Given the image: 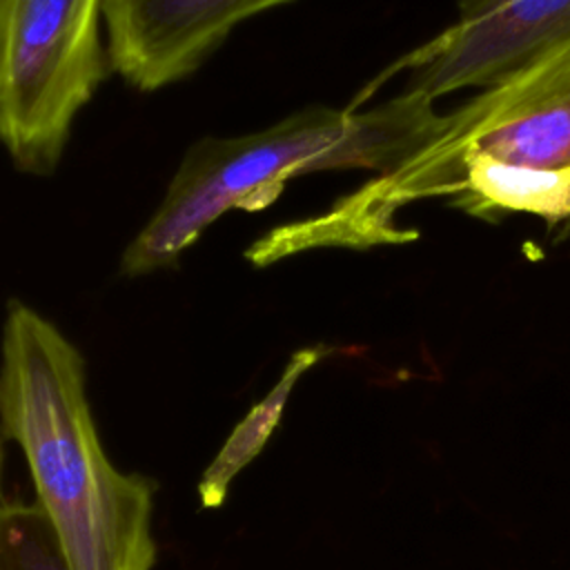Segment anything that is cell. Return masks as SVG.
<instances>
[{"label":"cell","instance_id":"1","mask_svg":"<svg viewBox=\"0 0 570 570\" xmlns=\"http://www.w3.org/2000/svg\"><path fill=\"white\" fill-rule=\"evenodd\" d=\"M0 356V436L20 445L71 570H151L156 481L105 454L78 347L11 301Z\"/></svg>","mask_w":570,"mask_h":570},{"label":"cell","instance_id":"2","mask_svg":"<svg viewBox=\"0 0 570 570\" xmlns=\"http://www.w3.org/2000/svg\"><path fill=\"white\" fill-rule=\"evenodd\" d=\"M443 116L434 100L401 91L367 109L309 105L245 136H205L183 156L154 216L120 258L125 276L174 265L232 209L272 205L287 180L325 169L394 174L434 140Z\"/></svg>","mask_w":570,"mask_h":570},{"label":"cell","instance_id":"3","mask_svg":"<svg viewBox=\"0 0 570 570\" xmlns=\"http://www.w3.org/2000/svg\"><path fill=\"white\" fill-rule=\"evenodd\" d=\"M479 154L521 167H570V42L443 116L434 140L410 163L332 207L363 247L414 240L416 232L396 227V212L443 196L459 165Z\"/></svg>","mask_w":570,"mask_h":570},{"label":"cell","instance_id":"4","mask_svg":"<svg viewBox=\"0 0 570 570\" xmlns=\"http://www.w3.org/2000/svg\"><path fill=\"white\" fill-rule=\"evenodd\" d=\"M102 0H2L0 142L18 169L51 174L76 114L109 73Z\"/></svg>","mask_w":570,"mask_h":570},{"label":"cell","instance_id":"5","mask_svg":"<svg viewBox=\"0 0 570 570\" xmlns=\"http://www.w3.org/2000/svg\"><path fill=\"white\" fill-rule=\"evenodd\" d=\"M570 42V0H459L456 20L385 67L350 102L358 109L392 78L430 100L490 89Z\"/></svg>","mask_w":570,"mask_h":570},{"label":"cell","instance_id":"6","mask_svg":"<svg viewBox=\"0 0 570 570\" xmlns=\"http://www.w3.org/2000/svg\"><path fill=\"white\" fill-rule=\"evenodd\" d=\"M287 2L292 0H102L111 69L140 91L178 82L238 22Z\"/></svg>","mask_w":570,"mask_h":570},{"label":"cell","instance_id":"7","mask_svg":"<svg viewBox=\"0 0 570 570\" xmlns=\"http://www.w3.org/2000/svg\"><path fill=\"white\" fill-rule=\"evenodd\" d=\"M443 196L452 207L494 223L510 212L534 214L550 227L570 218V167L539 169L468 156Z\"/></svg>","mask_w":570,"mask_h":570},{"label":"cell","instance_id":"8","mask_svg":"<svg viewBox=\"0 0 570 570\" xmlns=\"http://www.w3.org/2000/svg\"><path fill=\"white\" fill-rule=\"evenodd\" d=\"M330 352H332V347H327V345H309V347L296 350L289 356L278 381L234 425L229 436L218 448L216 456L203 470L198 485H196L200 508L214 510L225 503L232 481L265 450L267 441L281 425L285 405H287L289 394L294 392L298 379L309 367H314L321 358H325Z\"/></svg>","mask_w":570,"mask_h":570},{"label":"cell","instance_id":"9","mask_svg":"<svg viewBox=\"0 0 570 570\" xmlns=\"http://www.w3.org/2000/svg\"><path fill=\"white\" fill-rule=\"evenodd\" d=\"M0 570H71L38 501H4L0 510Z\"/></svg>","mask_w":570,"mask_h":570},{"label":"cell","instance_id":"10","mask_svg":"<svg viewBox=\"0 0 570 570\" xmlns=\"http://www.w3.org/2000/svg\"><path fill=\"white\" fill-rule=\"evenodd\" d=\"M2 436H0V474H2ZM2 505H4V499H2V483H0V510H2Z\"/></svg>","mask_w":570,"mask_h":570},{"label":"cell","instance_id":"11","mask_svg":"<svg viewBox=\"0 0 570 570\" xmlns=\"http://www.w3.org/2000/svg\"><path fill=\"white\" fill-rule=\"evenodd\" d=\"M0 16H2V0H0Z\"/></svg>","mask_w":570,"mask_h":570}]
</instances>
